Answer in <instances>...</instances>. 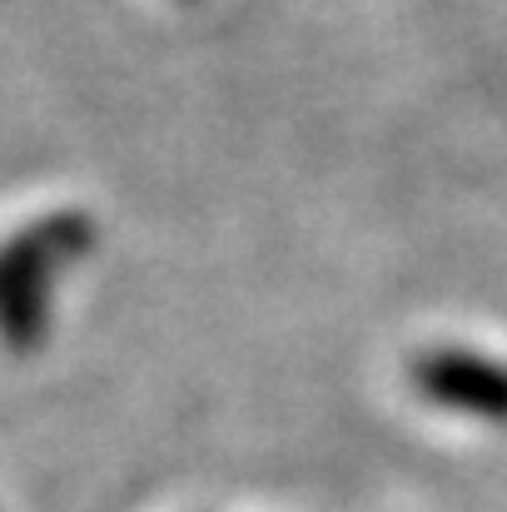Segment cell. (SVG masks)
<instances>
[{
    "instance_id": "1",
    "label": "cell",
    "mask_w": 507,
    "mask_h": 512,
    "mask_svg": "<svg viewBox=\"0 0 507 512\" xmlns=\"http://www.w3.org/2000/svg\"><path fill=\"white\" fill-rule=\"evenodd\" d=\"M90 249H95V224L85 214H50L0 244V339L10 348H30L45 334L50 289Z\"/></svg>"
},
{
    "instance_id": "2",
    "label": "cell",
    "mask_w": 507,
    "mask_h": 512,
    "mask_svg": "<svg viewBox=\"0 0 507 512\" xmlns=\"http://www.w3.org/2000/svg\"><path fill=\"white\" fill-rule=\"evenodd\" d=\"M408 378L418 398L433 408L483 418V423H507V363L483 358L473 348H433L408 363Z\"/></svg>"
}]
</instances>
